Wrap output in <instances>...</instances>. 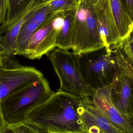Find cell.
I'll return each instance as SVG.
<instances>
[{"mask_svg": "<svg viewBox=\"0 0 133 133\" xmlns=\"http://www.w3.org/2000/svg\"><path fill=\"white\" fill-rule=\"evenodd\" d=\"M82 98L58 90L31 111L26 120L45 130H85Z\"/></svg>", "mask_w": 133, "mask_h": 133, "instance_id": "1", "label": "cell"}, {"mask_svg": "<svg viewBox=\"0 0 133 133\" xmlns=\"http://www.w3.org/2000/svg\"><path fill=\"white\" fill-rule=\"evenodd\" d=\"M54 93L43 76L5 98L0 102L7 125L25 121L31 111Z\"/></svg>", "mask_w": 133, "mask_h": 133, "instance_id": "2", "label": "cell"}, {"mask_svg": "<svg viewBox=\"0 0 133 133\" xmlns=\"http://www.w3.org/2000/svg\"><path fill=\"white\" fill-rule=\"evenodd\" d=\"M73 52L81 54L105 46L100 32L94 5L79 0L75 9L72 36Z\"/></svg>", "mask_w": 133, "mask_h": 133, "instance_id": "3", "label": "cell"}, {"mask_svg": "<svg viewBox=\"0 0 133 133\" xmlns=\"http://www.w3.org/2000/svg\"><path fill=\"white\" fill-rule=\"evenodd\" d=\"M47 55L60 80L59 90L80 98L91 97L92 92L81 70L79 54L57 48Z\"/></svg>", "mask_w": 133, "mask_h": 133, "instance_id": "4", "label": "cell"}, {"mask_svg": "<svg viewBox=\"0 0 133 133\" xmlns=\"http://www.w3.org/2000/svg\"><path fill=\"white\" fill-rule=\"evenodd\" d=\"M82 73L93 92L110 86L117 69L113 50L106 47L92 52L79 54Z\"/></svg>", "mask_w": 133, "mask_h": 133, "instance_id": "5", "label": "cell"}, {"mask_svg": "<svg viewBox=\"0 0 133 133\" xmlns=\"http://www.w3.org/2000/svg\"><path fill=\"white\" fill-rule=\"evenodd\" d=\"M112 49L117 69L110 85L111 99L120 113L133 116V66L125 58L118 46Z\"/></svg>", "mask_w": 133, "mask_h": 133, "instance_id": "6", "label": "cell"}, {"mask_svg": "<svg viewBox=\"0 0 133 133\" xmlns=\"http://www.w3.org/2000/svg\"><path fill=\"white\" fill-rule=\"evenodd\" d=\"M43 74L33 66H23L11 57L0 58V102L12 93L40 79Z\"/></svg>", "mask_w": 133, "mask_h": 133, "instance_id": "7", "label": "cell"}, {"mask_svg": "<svg viewBox=\"0 0 133 133\" xmlns=\"http://www.w3.org/2000/svg\"><path fill=\"white\" fill-rule=\"evenodd\" d=\"M65 12L48 15L42 26L30 39L24 57L30 60H39L57 48V38L63 25Z\"/></svg>", "mask_w": 133, "mask_h": 133, "instance_id": "8", "label": "cell"}, {"mask_svg": "<svg viewBox=\"0 0 133 133\" xmlns=\"http://www.w3.org/2000/svg\"><path fill=\"white\" fill-rule=\"evenodd\" d=\"M91 100L111 123L123 133H133V116L120 113L111 98V87L106 86L93 91Z\"/></svg>", "mask_w": 133, "mask_h": 133, "instance_id": "9", "label": "cell"}, {"mask_svg": "<svg viewBox=\"0 0 133 133\" xmlns=\"http://www.w3.org/2000/svg\"><path fill=\"white\" fill-rule=\"evenodd\" d=\"M84 130L88 133H123L116 128L90 97L82 98Z\"/></svg>", "mask_w": 133, "mask_h": 133, "instance_id": "10", "label": "cell"}, {"mask_svg": "<svg viewBox=\"0 0 133 133\" xmlns=\"http://www.w3.org/2000/svg\"><path fill=\"white\" fill-rule=\"evenodd\" d=\"M100 32L105 46H118L120 39L112 15L109 0H99L94 5Z\"/></svg>", "mask_w": 133, "mask_h": 133, "instance_id": "11", "label": "cell"}, {"mask_svg": "<svg viewBox=\"0 0 133 133\" xmlns=\"http://www.w3.org/2000/svg\"><path fill=\"white\" fill-rule=\"evenodd\" d=\"M109 3L121 42L133 32V19L124 10L119 0H109Z\"/></svg>", "mask_w": 133, "mask_h": 133, "instance_id": "12", "label": "cell"}, {"mask_svg": "<svg viewBox=\"0 0 133 133\" xmlns=\"http://www.w3.org/2000/svg\"><path fill=\"white\" fill-rule=\"evenodd\" d=\"M75 9L65 12L64 22L57 38L58 48L67 50L72 49V30Z\"/></svg>", "mask_w": 133, "mask_h": 133, "instance_id": "13", "label": "cell"}, {"mask_svg": "<svg viewBox=\"0 0 133 133\" xmlns=\"http://www.w3.org/2000/svg\"><path fill=\"white\" fill-rule=\"evenodd\" d=\"M53 0H35L29 3L22 10L10 20L2 23L0 26V35L4 34L20 19L34 10L40 9L50 4Z\"/></svg>", "mask_w": 133, "mask_h": 133, "instance_id": "14", "label": "cell"}, {"mask_svg": "<svg viewBox=\"0 0 133 133\" xmlns=\"http://www.w3.org/2000/svg\"><path fill=\"white\" fill-rule=\"evenodd\" d=\"M79 0H53L50 3L49 15L75 9Z\"/></svg>", "mask_w": 133, "mask_h": 133, "instance_id": "15", "label": "cell"}, {"mask_svg": "<svg viewBox=\"0 0 133 133\" xmlns=\"http://www.w3.org/2000/svg\"><path fill=\"white\" fill-rule=\"evenodd\" d=\"M7 126L15 133H47L46 130L26 120L16 124Z\"/></svg>", "mask_w": 133, "mask_h": 133, "instance_id": "16", "label": "cell"}, {"mask_svg": "<svg viewBox=\"0 0 133 133\" xmlns=\"http://www.w3.org/2000/svg\"><path fill=\"white\" fill-rule=\"evenodd\" d=\"M34 1L35 0H9L8 10L4 22L10 20L29 3Z\"/></svg>", "mask_w": 133, "mask_h": 133, "instance_id": "17", "label": "cell"}, {"mask_svg": "<svg viewBox=\"0 0 133 133\" xmlns=\"http://www.w3.org/2000/svg\"><path fill=\"white\" fill-rule=\"evenodd\" d=\"M118 46L127 61L133 66V32L122 41Z\"/></svg>", "mask_w": 133, "mask_h": 133, "instance_id": "18", "label": "cell"}, {"mask_svg": "<svg viewBox=\"0 0 133 133\" xmlns=\"http://www.w3.org/2000/svg\"><path fill=\"white\" fill-rule=\"evenodd\" d=\"M50 4V3L37 11L28 19L36 23L39 26V29L43 25L49 15Z\"/></svg>", "mask_w": 133, "mask_h": 133, "instance_id": "19", "label": "cell"}, {"mask_svg": "<svg viewBox=\"0 0 133 133\" xmlns=\"http://www.w3.org/2000/svg\"><path fill=\"white\" fill-rule=\"evenodd\" d=\"M9 0H0V24L4 22L9 8Z\"/></svg>", "mask_w": 133, "mask_h": 133, "instance_id": "20", "label": "cell"}, {"mask_svg": "<svg viewBox=\"0 0 133 133\" xmlns=\"http://www.w3.org/2000/svg\"><path fill=\"white\" fill-rule=\"evenodd\" d=\"M124 10L132 19L133 18V0H119Z\"/></svg>", "mask_w": 133, "mask_h": 133, "instance_id": "21", "label": "cell"}, {"mask_svg": "<svg viewBox=\"0 0 133 133\" xmlns=\"http://www.w3.org/2000/svg\"><path fill=\"white\" fill-rule=\"evenodd\" d=\"M7 126V123H6L3 113L2 110L1 106V102H0V130L4 127Z\"/></svg>", "mask_w": 133, "mask_h": 133, "instance_id": "22", "label": "cell"}, {"mask_svg": "<svg viewBox=\"0 0 133 133\" xmlns=\"http://www.w3.org/2000/svg\"><path fill=\"white\" fill-rule=\"evenodd\" d=\"M47 133H88L86 130H81L77 131H53V130H46Z\"/></svg>", "mask_w": 133, "mask_h": 133, "instance_id": "23", "label": "cell"}, {"mask_svg": "<svg viewBox=\"0 0 133 133\" xmlns=\"http://www.w3.org/2000/svg\"><path fill=\"white\" fill-rule=\"evenodd\" d=\"M0 133H15L11 128L7 126L0 130Z\"/></svg>", "mask_w": 133, "mask_h": 133, "instance_id": "24", "label": "cell"}, {"mask_svg": "<svg viewBox=\"0 0 133 133\" xmlns=\"http://www.w3.org/2000/svg\"><path fill=\"white\" fill-rule=\"evenodd\" d=\"M89 1L93 5H95L98 2L99 0H89Z\"/></svg>", "mask_w": 133, "mask_h": 133, "instance_id": "25", "label": "cell"}, {"mask_svg": "<svg viewBox=\"0 0 133 133\" xmlns=\"http://www.w3.org/2000/svg\"><path fill=\"white\" fill-rule=\"evenodd\" d=\"M1 57H2V56H1V55H0V58H1Z\"/></svg>", "mask_w": 133, "mask_h": 133, "instance_id": "26", "label": "cell"}, {"mask_svg": "<svg viewBox=\"0 0 133 133\" xmlns=\"http://www.w3.org/2000/svg\"><path fill=\"white\" fill-rule=\"evenodd\" d=\"M1 35H0V41H1ZM0 44H1V43H0Z\"/></svg>", "mask_w": 133, "mask_h": 133, "instance_id": "27", "label": "cell"}]
</instances>
